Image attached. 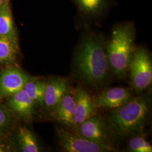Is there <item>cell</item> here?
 Masks as SVG:
<instances>
[{"instance_id": "1", "label": "cell", "mask_w": 152, "mask_h": 152, "mask_svg": "<svg viewBox=\"0 0 152 152\" xmlns=\"http://www.w3.org/2000/svg\"><path fill=\"white\" fill-rule=\"evenodd\" d=\"M76 74L86 84L100 87L108 81L111 69L103 39L95 33L90 32L82 38L74 57Z\"/></svg>"}, {"instance_id": "2", "label": "cell", "mask_w": 152, "mask_h": 152, "mask_svg": "<svg viewBox=\"0 0 152 152\" xmlns=\"http://www.w3.org/2000/svg\"><path fill=\"white\" fill-rule=\"evenodd\" d=\"M151 109L148 98L133 97L129 102L105 118L114 139H124L142 133L146 125Z\"/></svg>"}, {"instance_id": "3", "label": "cell", "mask_w": 152, "mask_h": 152, "mask_svg": "<svg viewBox=\"0 0 152 152\" xmlns=\"http://www.w3.org/2000/svg\"><path fill=\"white\" fill-rule=\"evenodd\" d=\"M136 32L134 25L126 23L115 26L108 44L107 55L112 72L119 78H125L129 73L135 51Z\"/></svg>"}, {"instance_id": "4", "label": "cell", "mask_w": 152, "mask_h": 152, "mask_svg": "<svg viewBox=\"0 0 152 152\" xmlns=\"http://www.w3.org/2000/svg\"><path fill=\"white\" fill-rule=\"evenodd\" d=\"M129 72L132 87L137 92H141L151 86L152 82V59L147 49L142 47L135 49Z\"/></svg>"}, {"instance_id": "5", "label": "cell", "mask_w": 152, "mask_h": 152, "mask_svg": "<svg viewBox=\"0 0 152 152\" xmlns=\"http://www.w3.org/2000/svg\"><path fill=\"white\" fill-rule=\"evenodd\" d=\"M59 144L61 149L66 152H117L113 146L107 144L91 141L80 136L75 131L72 132L64 128L56 130Z\"/></svg>"}, {"instance_id": "6", "label": "cell", "mask_w": 152, "mask_h": 152, "mask_svg": "<svg viewBox=\"0 0 152 152\" xmlns=\"http://www.w3.org/2000/svg\"><path fill=\"white\" fill-rule=\"evenodd\" d=\"M74 131L91 141L113 146L114 137L107 120L99 114L78 125Z\"/></svg>"}, {"instance_id": "7", "label": "cell", "mask_w": 152, "mask_h": 152, "mask_svg": "<svg viewBox=\"0 0 152 152\" xmlns=\"http://www.w3.org/2000/svg\"><path fill=\"white\" fill-rule=\"evenodd\" d=\"M20 68L9 67L0 74V98H8L24 89L32 78Z\"/></svg>"}, {"instance_id": "8", "label": "cell", "mask_w": 152, "mask_h": 152, "mask_svg": "<svg viewBox=\"0 0 152 152\" xmlns=\"http://www.w3.org/2000/svg\"><path fill=\"white\" fill-rule=\"evenodd\" d=\"M134 97L130 88L115 87L104 90L94 98L98 109H116L124 105Z\"/></svg>"}, {"instance_id": "9", "label": "cell", "mask_w": 152, "mask_h": 152, "mask_svg": "<svg viewBox=\"0 0 152 152\" xmlns=\"http://www.w3.org/2000/svg\"><path fill=\"white\" fill-rule=\"evenodd\" d=\"M76 100V128L78 126L98 114V108L86 90L81 86L76 87L75 90Z\"/></svg>"}, {"instance_id": "10", "label": "cell", "mask_w": 152, "mask_h": 152, "mask_svg": "<svg viewBox=\"0 0 152 152\" xmlns=\"http://www.w3.org/2000/svg\"><path fill=\"white\" fill-rule=\"evenodd\" d=\"M76 115V100L75 93L68 91L53 109L55 119L61 124L75 130Z\"/></svg>"}, {"instance_id": "11", "label": "cell", "mask_w": 152, "mask_h": 152, "mask_svg": "<svg viewBox=\"0 0 152 152\" xmlns=\"http://www.w3.org/2000/svg\"><path fill=\"white\" fill-rule=\"evenodd\" d=\"M7 105L12 112L26 121L32 120L34 114L36 104L24 89L8 97Z\"/></svg>"}, {"instance_id": "12", "label": "cell", "mask_w": 152, "mask_h": 152, "mask_svg": "<svg viewBox=\"0 0 152 152\" xmlns=\"http://www.w3.org/2000/svg\"><path fill=\"white\" fill-rule=\"evenodd\" d=\"M68 81L62 77H55L46 83L44 105L49 109H53L68 91Z\"/></svg>"}, {"instance_id": "13", "label": "cell", "mask_w": 152, "mask_h": 152, "mask_svg": "<svg viewBox=\"0 0 152 152\" xmlns=\"http://www.w3.org/2000/svg\"><path fill=\"white\" fill-rule=\"evenodd\" d=\"M0 36L18 43V36L14 26L10 0H5L0 8Z\"/></svg>"}, {"instance_id": "14", "label": "cell", "mask_w": 152, "mask_h": 152, "mask_svg": "<svg viewBox=\"0 0 152 152\" xmlns=\"http://www.w3.org/2000/svg\"><path fill=\"white\" fill-rule=\"evenodd\" d=\"M82 15L94 18L101 15L108 6V0H73Z\"/></svg>"}, {"instance_id": "15", "label": "cell", "mask_w": 152, "mask_h": 152, "mask_svg": "<svg viewBox=\"0 0 152 152\" xmlns=\"http://www.w3.org/2000/svg\"><path fill=\"white\" fill-rule=\"evenodd\" d=\"M46 83L41 79L33 77L24 87V90L35 103L40 106L44 105L45 93Z\"/></svg>"}, {"instance_id": "16", "label": "cell", "mask_w": 152, "mask_h": 152, "mask_svg": "<svg viewBox=\"0 0 152 152\" xmlns=\"http://www.w3.org/2000/svg\"><path fill=\"white\" fill-rule=\"evenodd\" d=\"M20 148L23 152H38L40 148L38 141L32 132L26 127L19 129L17 134Z\"/></svg>"}, {"instance_id": "17", "label": "cell", "mask_w": 152, "mask_h": 152, "mask_svg": "<svg viewBox=\"0 0 152 152\" xmlns=\"http://www.w3.org/2000/svg\"><path fill=\"white\" fill-rule=\"evenodd\" d=\"M18 44L0 36V63L10 64L16 59Z\"/></svg>"}, {"instance_id": "18", "label": "cell", "mask_w": 152, "mask_h": 152, "mask_svg": "<svg viewBox=\"0 0 152 152\" xmlns=\"http://www.w3.org/2000/svg\"><path fill=\"white\" fill-rule=\"evenodd\" d=\"M128 143V150L132 152H152V145L142 133L132 135Z\"/></svg>"}, {"instance_id": "19", "label": "cell", "mask_w": 152, "mask_h": 152, "mask_svg": "<svg viewBox=\"0 0 152 152\" xmlns=\"http://www.w3.org/2000/svg\"><path fill=\"white\" fill-rule=\"evenodd\" d=\"M12 122V117L8 109L0 104V134L9 129Z\"/></svg>"}, {"instance_id": "20", "label": "cell", "mask_w": 152, "mask_h": 152, "mask_svg": "<svg viewBox=\"0 0 152 152\" xmlns=\"http://www.w3.org/2000/svg\"><path fill=\"white\" fill-rule=\"evenodd\" d=\"M7 146L2 142H0V152H4L7 150Z\"/></svg>"}, {"instance_id": "21", "label": "cell", "mask_w": 152, "mask_h": 152, "mask_svg": "<svg viewBox=\"0 0 152 152\" xmlns=\"http://www.w3.org/2000/svg\"><path fill=\"white\" fill-rule=\"evenodd\" d=\"M5 1V0H0V8L2 6Z\"/></svg>"}]
</instances>
